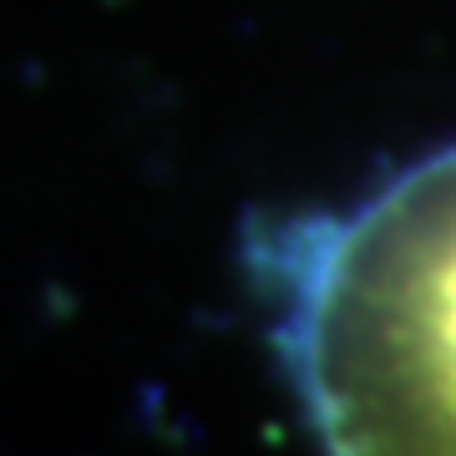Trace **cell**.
Masks as SVG:
<instances>
[{"label":"cell","mask_w":456,"mask_h":456,"mask_svg":"<svg viewBox=\"0 0 456 456\" xmlns=\"http://www.w3.org/2000/svg\"><path fill=\"white\" fill-rule=\"evenodd\" d=\"M248 274L325 452H456V142L350 213L254 228Z\"/></svg>","instance_id":"1"}]
</instances>
